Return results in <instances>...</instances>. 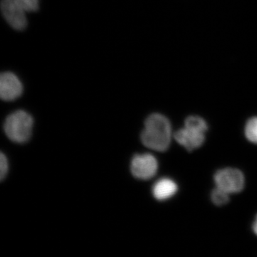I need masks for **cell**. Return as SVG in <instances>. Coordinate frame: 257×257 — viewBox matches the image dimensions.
I'll return each mask as SVG.
<instances>
[{
  "label": "cell",
  "mask_w": 257,
  "mask_h": 257,
  "mask_svg": "<svg viewBox=\"0 0 257 257\" xmlns=\"http://www.w3.org/2000/svg\"><path fill=\"white\" fill-rule=\"evenodd\" d=\"M172 136V126L169 119L164 115L152 114L145 121L141 140L149 149L165 152L170 146Z\"/></svg>",
  "instance_id": "6da1fadb"
},
{
  "label": "cell",
  "mask_w": 257,
  "mask_h": 257,
  "mask_svg": "<svg viewBox=\"0 0 257 257\" xmlns=\"http://www.w3.org/2000/svg\"><path fill=\"white\" fill-rule=\"evenodd\" d=\"M39 8V0H2L1 10L6 21L17 30H23L28 25L26 13Z\"/></svg>",
  "instance_id": "7a4b0ae2"
},
{
  "label": "cell",
  "mask_w": 257,
  "mask_h": 257,
  "mask_svg": "<svg viewBox=\"0 0 257 257\" xmlns=\"http://www.w3.org/2000/svg\"><path fill=\"white\" fill-rule=\"evenodd\" d=\"M32 127L33 119L28 113L23 110L15 111L8 116L4 125L7 136L16 143L28 142L31 137Z\"/></svg>",
  "instance_id": "3957f363"
},
{
  "label": "cell",
  "mask_w": 257,
  "mask_h": 257,
  "mask_svg": "<svg viewBox=\"0 0 257 257\" xmlns=\"http://www.w3.org/2000/svg\"><path fill=\"white\" fill-rule=\"evenodd\" d=\"M214 179L216 187L229 194L239 193L244 188V176L238 169L228 167L218 170Z\"/></svg>",
  "instance_id": "277c9868"
},
{
  "label": "cell",
  "mask_w": 257,
  "mask_h": 257,
  "mask_svg": "<svg viewBox=\"0 0 257 257\" xmlns=\"http://www.w3.org/2000/svg\"><path fill=\"white\" fill-rule=\"evenodd\" d=\"M158 170V162L150 154L136 155L131 164L132 173L136 178L151 179L156 175Z\"/></svg>",
  "instance_id": "5b68a950"
},
{
  "label": "cell",
  "mask_w": 257,
  "mask_h": 257,
  "mask_svg": "<svg viewBox=\"0 0 257 257\" xmlns=\"http://www.w3.org/2000/svg\"><path fill=\"white\" fill-rule=\"evenodd\" d=\"M23 86L18 77L12 72L0 76V96L5 101H13L22 95Z\"/></svg>",
  "instance_id": "8992f818"
},
{
  "label": "cell",
  "mask_w": 257,
  "mask_h": 257,
  "mask_svg": "<svg viewBox=\"0 0 257 257\" xmlns=\"http://www.w3.org/2000/svg\"><path fill=\"white\" fill-rule=\"evenodd\" d=\"M174 138L187 151L192 152L204 144L205 141V133L184 126V128H180L176 132L174 135Z\"/></svg>",
  "instance_id": "52a82bcc"
},
{
  "label": "cell",
  "mask_w": 257,
  "mask_h": 257,
  "mask_svg": "<svg viewBox=\"0 0 257 257\" xmlns=\"http://www.w3.org/2000/svg\"><path fill=\"white\" fill-rule=\"evenodd\" d=\"M178 190V187L172 179H160L154 185L152 189L154 197L157 200L163 201L173 197Z\"/></svg>",
  "instance_id": "ba28073f"
},
{
  "label": "cell",
  "mask_w": 257,
  "mask_h": 257,
  "mask_svg": "<svg viewBox=\"0 0 257 257\" xmlns=\"http://www.w3.org/2000/svg\"><path fill=\"white\" fill-rule=\"evenodd\" d=\"M184 126L204 133L208 130V125L205 120L199 116H188L184 121Z\"/></svg>",
  "instance_id": "9c48e42d"
},
{
  "label": "cell",
  "mask_w": 257,
  "mask_h": 257,
  "mask_svg": "<svg viewBox=\"0 0 257 257\" xmlns=\"http://www.w3.org/2000/svg\"><path fill=\"white\" fill-rule=\"evenodd\" d=\"M244 133L248 141L257 145V116L248 120L245 126Z\"/></svg>",
  "instance_id": "30bf717a"
},
{
  "label": "cell",
  "mask_w": 257,
  "mask_h": 257,
  "mask_svg": "<svg viewBox=\"0 0 257 257\" xmlns=\"http://www.w3.org/2000/svg\"><path fill=\"white\" fill-rule=\"evenodd\" d=\"M229 193L216 187L211 192V201L216 206H224L229 202Z\"/></svg>",
  "instance_id": "8fae6325"
},
{
  "label": "cell",
  "mask_w": 257,
  "mask_h": 257,
  "mask_svg": "<svg viewBox=\"0 0 257 257\" xmlns=\"http://www.w3.org/2000/svg\"><path fill=\"white\" fill-rule=\"evenodd\" d=\"M8 159L4 154L2 153L0 156V178L2 180L5 179L8 172Z\"/></svg>",
  "instance_id": "7c38bea8"
},
{
  "label": "cell",
  "mask_w": 257,
  "mask_h": 257,
  "mask_svg": "<svg viewBox=\"0 0 257 257\" xmlns=\"http://www.w3.org/2000/svg\"><path fill=\"white\" fill-rule=\"evenodd\" d=\"M252 229L253 232L255 233V234L257 235V215L256 216V218H255V221H253Z\"/></svg>",
  "instance_id": "4fadbf2b"
}]
</instances>
